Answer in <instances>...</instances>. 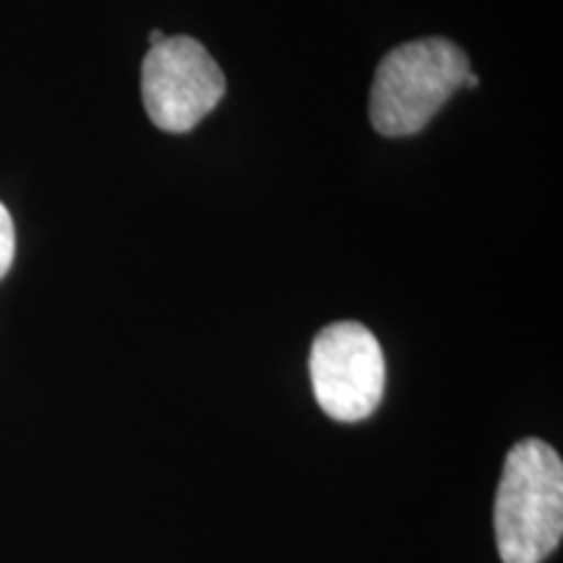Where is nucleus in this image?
I'll return each instance as SVG.
<instances>
[{
    "mask_svg": "<svg viewBox=\"0 0 563 563\" xmlns=\"http://www.w3.org/2000/svg\"><path fill=\"white\" fill-rule=\"evenodd\" d=\"M496 545L504 563H543L563 538V462L540 439L514 443L498 483Z\"/></svg>",
    "mask_w": 563,
    "mask_h": 563,
    "instance_id": "obj_1",
    "label": "nucleus"
},
{
    "mask_svg": "<svg viewBox=\"0 0 563 563\" xmlns=\"http://www.w3.org/2000/svg\"><path fill=\"white\" fill-rule=\"evenodd\" d=\"M470 74L467 53L452 40L405 42L384 55L371 87L368 115L382 136H415Z\"/></svg>",
    "mask_w": 563,
    "mask_h": 563,
    "instance_id": "obj_2",
    "label": "nucleus"
},
{
    "mask_svg": "<svg viewBox=\"0 0 563 563\" xmlns=\"http://www.w3.org/2000/svg\"><path fill=\"white\" fill-rule=\"evenodd\" d=\"M311 384L316 402L329 418L357 422L371 418L384 399L386 363L382 344L357 321L323 327L313 340Z\"/></svg>",
    "mask_w": 563,
    "mask_h": 563,
    "instance_id": "obj_3",
    "label": "nucleus"
},
{
    "mask_svg": "<svg viewBox=\"0 0 563 563\" xmlns=\"http://www.w3.org/2000/svg\"><path fill=\"white\" fill-rule=\"evenodd\" d=\"M141 97L159 131L188 133L222 102L224 74L199 40L178 34L146 53Z\"/></svg>",
    "mask_w": 563,
    "mask_h": 563,
    "instance_id": "obj_4",
    "label": "nucleus"
},
{
    "mask_svg": "<svg viewBox=\"0 0 563 563\" xmlns=\"http://www.w3.org/2000/svg\"><path fill=\"white\" fill-rule=\"evenodd\" d=\"M16 256V230H13L11 211L0 201V279L5 277Z\"/></svg>",
    "mask_w": 563,
    "mask_h": 563,
    "instance_id": "obj_5",
    "label": "nucleus"
},
{
    "mask_svg": "<svg viewBox=\"0 0 563 563\" xmlns=\"http://www.w3.org/2000/svg\"><path fill=\"white\" fill-rule=\"evenodd\" d=\"M462 87H470V89H477L481 87V79H477V74H473V70H470L467 76H464V84Z\"/></svg>",
    "mask_w": 563,
    "mask_h": 563,
    "instance_id": "obj_6",
    "label": "nucleus"
},
{
    "mask_svg": "<svg viewBox=\"0 0 563 563\" xmlns=\"http://www.w3.org/2000/svg\"><path fill=\"white\" fill-rule=\"evenodd\" d=\"M165 40H167V34L159 32V30H154V32L150 34V45H152V47H157L159 42H165Z\"/></svg>",
    "mask_w": 563,
    "mask_h": 563,
    "instance_id": "obj_7",
    "label": "nucleus"
}]
</instances>
